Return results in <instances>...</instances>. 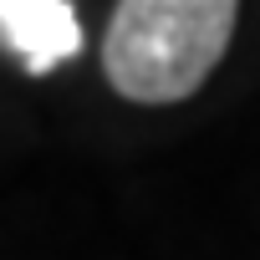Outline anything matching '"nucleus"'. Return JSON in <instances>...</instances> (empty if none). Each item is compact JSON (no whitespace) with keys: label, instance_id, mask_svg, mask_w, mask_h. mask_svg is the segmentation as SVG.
Masks as SVG:
<instances>
[{"label":"nucleus","instance_id":"obj_2","mask_svg":"<svg viewBox=\"0 0 260 260\" xmlns=\"http://www.w3.org/2000/svg\"><path fill=\"white\" fill-rule=\"evenodd\" d=\"M0 41H6L31 77L56 72L82 51V21L72 0H0Z\"/></svg>","mask_w":260,"mask_h":260},{"label":"nucleus","instance_id":"obj_1","mask_svg":"<svg viewBox=\"0 0 260 260\" xmlns=\"http://www.w3.org/2000/svg\"><path fill=\"white\" fill-rule=\"evenodd\" d=\"M235 26V0H122L102 36V77L138 107L184 102L214 77Z\"/></svg>","mask_w":260,"mask_h":260}]
</instances>
